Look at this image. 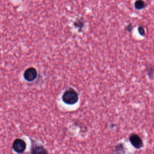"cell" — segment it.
I'll list each match as a JSON object with an SVG mask.
<instances>
[{
	"instance_id": "5b68a950",
	"label": "cell",
	"mask_w": 154,
	"mask_h": 154,
	"mask_svg": "<svg viewBox=\"0 0 154 154\" xmlns=\"http://www.w3.org/2000/svg\"><path fill=\"white\" fill-rule=\"evenodd\" d=\"M32 152L33 154H47L46 149L41 146H36L33 147Z\"/></svg>"
},
{
	"instance_id": "52a82bcc",
	"label": "cell",
	"mask_w": 154,
	"mask_h": 154,
	"mask_svg": "<svg viewBox=\"0 0 154 154\" xmlns=\"http://www.w3.org/2000/svg\"><path fill=\"white\" fill-rule=\"evenodd\" d=\"M74 26L79 29H82L84 26L83 21L82 20H77V21L74 23Z\"/></svg>"
},
{
	"instance_id": "7a4b0ae2",
	"label": "cell",
	"mask_w": 154,
	"mask_h": 154,
	"mask_svg": "<svg viewBox=\"0 0 154 154\" xmlns=\"http://www.w3.org/2000/svg\"><path fill=\"white\" fill-rule=\"evenodd\" d=\"M13 148L15 151L17 153H22L26 149V142L22 140L17 139L14 141Z\"/></svg>"
},
{
	"instance_id": "ba28073f",
	"label": "cell",
	"mask_w": 154,
	"mask_h": 154,
	"mask_svg": "<svg viewBox=\"0 0 154 154\" xmlns=\"http://www.w3.org/2000/svg\"><path fill=\"white\" fill-rule=\"evenodd\" d=\"M139 33L141 35L144 36L145 34V29L142 26H140L138 28Z\"/></svg>"
},
{
	"instance_id": "9c48e42d",
	"label": "cell",
	"mask_w": 154,
	"mask_h": 154,
	"mask_svg": "<svg viewBox=\"0 0 154 154\" xmlns=\"http://www.w3.org/2000/svg\"><path fill=\"white\" fill-rule=\"evenodd\" d=\"M130 27H132V26L131 25H129L128 27L126 28V30H128V31H130L132 28H130Z\"/></svg>"
},
{
	"instance_id": "6da1fadb",
	"label": "cell",
	"mask_w": 154,
	"mask_h": 154,
	"mask_svg": "<svg viewBox=\"0 0 154 154\" xmlns=\"http://www.w3.org/2000/svg\"><path fill=\"white\" fill-rule=\"evenodd\" d=\"M63 100L66 104L72 105L78 101V94L74 90H68L66 91L63 95Z\"/></svg>"
},
{
	"instance_id": "3957f363",
	"label": "cell",
	"mask_w": 154,
	"mask_h": 154,
	"mask_svg": "<svg viewBox=\"0 0 154 154\" xmlns=\"http://www.w3.org/2000/svg\"><path fill=\"white\" fill-rule=\"evenodd\" d=\"M130 141L132 146L137 149H140L143 146V142L141 138L137 134H132L129 137Z\"/></svg>"
},
{
	"instance_id": "8992f818",
	"label": "cell",
	"mask_w": 154,
	"mask_h": 154,
	"mask_svg": "<svg viewBox=\"0 0 154 154\" xmlns=\"http://www.w3.org/2000/svg\"><path fill=\"white\" fill-rule=\"evenodd\" d=\"M135 8L137 10H141L144 8L146 7V4L144 2L142 1H137L135 2L134 4Z\"/></svg>"
},
{
	"instance_id": "277c9868",
	"label": "cell",
	"mask_w": 154,
	"mask_h": 154,
	"mask_svg": "<svg viewBox=\"0 0 154 154\" xmlns=\"http://www.w3.org/2000/svg\"><path fill=\"white\" fill-rule=\"evenodd\" d=\"M37 75V72L36 70L34 68H29L25 72L24 77L28 82H32L36 78Z\"/></svg>"
}]
</instances>
